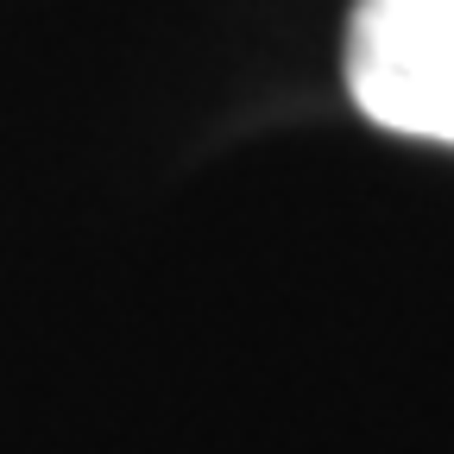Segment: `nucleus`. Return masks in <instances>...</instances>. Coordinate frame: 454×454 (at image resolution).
I'll return each mask as SVG.
<instances>
[{"instance_id":"obj_1","label":"nucleus","mask_w":454,"mask_h":454,"mask_svg":"<svg viewBox=\"0 0 454 454\" xmlns=\"http://www.w3.org/2000/svg\"><path fill=\"white\" fill-rule=\"evenodd\" d=\"M340 76L372 127L454 145V0H354Z\"/></svg>"}]
</instances>
